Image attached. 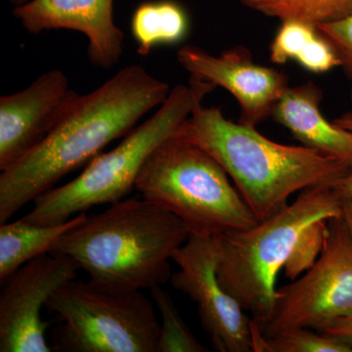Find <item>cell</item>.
I'll use <instances>...</instances> for the list:
<instances>
[{
  "label": "cell",
  "mask_w": 352,
  "mask_h": 352,
  "mask_svg": "<svg viewBox=\"0 0 352 352\" xmlns=\"http://www.w3.org/2000/svg\"><path fill=\"white\" fill-rule=\"evenodd\" d=\"M170 85L138 65L120 69L101 87L80 95L41 144L0 175V224L65 175L88 164L139 120L160 107Z\"/></svg>",
  "instance_id": "6da1fadb"
},
{
  "label": "cell",
  "mask_w": 352,
  "mask_h": 352,
  "mask_svg": "<svg viewBox=\"0 0 352 352\" xmlns=\"http://www.w3.org/2000/svg\"><path fill=\"white\" fill-rule=\"evenodd\" d=\"M180 135L223 168L258 221L286 207L296 192L332 185L351 171L314 148L271 141L256 127L226 119L219 107L199 105L185 120Z\"/></svg>",
  "instance_id": "7a4b0ae2"
},
{
  "label": "cell",
  "mask_w": 352,
  "mask_h": 352,
  "mask_svg": "<svg viewBox=\"0 0 352 352\" xmlns=\"http://www.w3.org/2000/svg\"><path fill=\"white\" fill-rule=\"evenodd\" d=\"M184 223L145 198L122 199L85 217L50 252L75 259L92 281L129 289H152L170 280V261L189 238Z\"/></svg>",
  "instance_id": "3957f363"
},
{
  "label": "cell",
  "mask_w": 352,
  "mask_h": 352,
  "mask_svg": "<svg viewBox=\"0 0 352 352\" xmlns=\"http://www.w3.org/2000/svg\"><path fill=\"white\" fill-rule=\"evenodd\" d=\"M342 217L332 185L302 190L295 201L256 226L219 237L217 279L259 330L272 314L276 278L315 222Z\"/></svg>",
  "instance_id": "277c9868"
},
{
  "label": "cell",
  "mask_w": 352,
  "mask_h": 352,
  "mask_svg": "<svg viewBox=\"0 0 352 352\" xmlns=\"http://www.w3.org/2000/svg\"><path fill=\"white\" fill-rule=\"evenodd\" d=\"M215 87L191 76L189 85L173 88L152 117L134 127L117 147L94 157L75 179L36 197L22 219L41 226L62 223L95 206L126 198L135 189L139 173L152 152L179 132Z\"/></svg>",
  "instance_id": "5b68a950"
},
{
  "label": "cell",
  "mask_w": 352,
  "mask_h": 352,
  "mask_svg": "<svg viewBox=\"0 0 352 352\" xmlns=\"http://www.w3.org/2000/svg\"><path fill=\"white\" fill-rule=\"evenodd\" d=\"M135 190L175 214L190 235L222 236L258 222L223 168L180 131L152 152Z\"/></svg>",
  "instance_id": "8992f818"
},
{
  "label": "cell",
  "mask_w": 352,
  "mask_h": 352,
  "mask_svg": "<svg viewBox=\"0 0 352 352\" xmlns=\"http://www.w3.org/2000/svg\"><path fill=\"white\" fill-rule=\"evenodd\" d=\"M154 302L141 289L72 280L48 300L60 319L53 351L157 352L160 321Z\"/></svg>",
  "instance_id": "52a82bcc"
},
{
  "label": "cell",
  "mask_w": 352,
  "mask_h": 352,
  "mask_svg": "<svg viewBox=\"0 0 352 352\" xmlns=\"http://www.w3.org/2000/svg\"><path fill=\"white\" fill-rule=\"evenodd\" d=\"M352 314V236L342 217L328 220L320 256L302 277L276 289L267 323L259 330L270 337L287 329L323 332Z\"/></svg>",
  "instance_id": "ba28073f"
},
{
  "label": "cell",
  "mask_w": 352,
  "mask_h": 352,
  "mask_svg": "<svg viewBox=\"0 0 352 352\" xmlns=\"http://www.w3.org/2000/svg\"><path fill=\"white\" fill-rule=\"evenodd\" d=\"M219 237L189 235L173 254L179 270L171 275V285L196 303L201 327L215 351H254L252 318L217 279Z\"/></svg>",
  "instance_id": "9c48e42d"
},
{
  "label": "cell",
  "mask_w": 352,
  "mask_h": 352,
  "mask_svg": "<svg viewBox=\"0 0 352 352\" xmlns=\"http://www.w3.org/2000/svg\"><path fill=\"white\" fill-rule=\"evenodd\" d=\"M80 265L61 252H47L28 261L1 283L0 352H51L47 323L41 318L51 296L78 278Z\"/></svg>",
  "instance_id": "30bf717a"
},
{
  "label": "cell",
  "mask_w": 352,
  "mask_h": 352,
  "mask_svg": "<svg viewBox=\"0 0 352 352\" xmlns=\"http://www.w3.org/2000/svg\"><path fill=\"white\" fill-rule=\"evenodd\" d=\"M176 59L191 76L230 92L239 104V122L245 126L256 127L272 117L277 102L289 87L288 76L254 63L244 46L214 56L197 46L185 45L176 53Z\"/></svg>",
  "instance_id": "8fae6325"
},
{
  "label": "cell",
  "mask_w": 352,
  "mask_h": 352,
  "mask_svg": "<svg viewBox=\"0 0 352 352\" xmlns=\"http://www.w3.org/2000/svg\"><path fill=\"white\" fill-rule=\"evenodd\" d=\"M60 69L0 98V170L19 161L47 138L80 98Z\"/></svg>",
  "instance_id": "7c38bea8"
},
{
  "label": "cell",
  "mask_w": 352,
  "mask_h": 352,
  "mask_svg": "<svg viewBox=\"0 0 352 352\" xmlns=\"http://www.w3.org/2000/svg\"><path fill=\"white\" fill-rule=\"evenodd\" d=\"M13 15L30 34L82 32L88 41V58L100 68H112L124 53V34L113 19V0H30L15 6Z\"/></svg>",
  "instance_id": "4fadbf2b"
},
{
  "label": "cell",
  "mask_w": 352,
  "mask_h": 352,
  "mask_svg": "<svg viewBox=\"0 0 352 352\" xmlns=\"http://www.w3.org/2000/svg\"><path fill=\"white\" fill-rule=\"evenodd\" d=\"M322 96L314 82L288 87L275 106L273 120L303 145L336 157L352 170V131L324 118Z\"/></svg>",
  "instance_id": "5bb4252c"
},
{
  "label": "cell",
  "mask_w": 352,
  "mask_h": 352,
  "mask_svg": "<svg viewBox=\"0 0 352 352\" xmlns=\"http://www.w3.org/2000/svg\"><path fill=\"white\" fill-rule=\"evenodd\" d=\"M85 217V212H82L62 223L50 226L23 219L0 224V283L28 261L52 251L57 241Z\"/></svg>",
  "instance_id": "9a60e30c"
},
{
  "label": "cell",
  "mask_w": 352,
  "mask_h": 352,
  "mask_svg": "<svg viewBox=\"0 0 352 352\" xmlns=\"http://www.w3.org/2000/svg\"><path fill=\"white\" fill-rule=\"evenodd\" d=\"M270 60L279 65L296 60L314 74L326 73L340 67L337 53L319 34L316 25L298 20L282 22L270 45Z\"/></svg>",
  "instance_id": "2e32d148"
},
{
  "label": "cell",
  "mask_w": 352,
  "mask_h": 352,
  "mask_svg": "<svg viewBox=\"0 0 352 352\" xmlns=\"http://www.w3.org/2000/svg\"><path fill=\"white\" fill-rule=\"evenodd\" d=\"M132 36L143 56L160 45H170L186 36L189 21L184 9L171 0L140 4L132 15Z\"/></svg>",
  "instance_id": "e0dca14e"
},
{
  "label": "cell",
  "mask_w": 352,
  "mask_h": 352,
  "mask_svg": "<svg viewBox=\"0 0 352 352\" xmlns=\"http://www.w3.org/2000/svg\"><path fill=\"white\" fill-rule=\"evenodd\" d=\"M243 6L281 21L298 20L314 25L352 15V0H239Z\"/></svg>",
  "instance_id": "ac0fdd59"
},
{
  "label": "cell",
  "mask_w": 352,
  "mask_h": 352,
  "mask_svg": "<svg viewBox=\"0 0 352 352\" xmlns=\"http://www.w3.org/2000/svg\"><path fill=\"white\" fill-rule=\"evenodd\" d=\"M252 329L254 351L256 352H352L344 340L314 329H287L270 337L261 336L254 322Z\"/></svg>",
  "instance_id": "d6986e66"
},
{
  "label": "cell",
  "mask_w": 352,
  "mask_h": 352,
  "mask_svg": "<svg viewBox=\"0 0 352 352\" xmlns=\"http://www.w3.org/2000/svg\"><path fill=\"white\" fill-rule=\"evenodd\" d=\"M150 291L162 319L157 352H208L183 320L170 294L161 285Z\"/></svg>",
  "instance_id": "ffe728a7"
},
{
  "label": "cell",
  "mask_w": 352,
  "mask_h": 352,
  "mask_svg": "<svg viewBox=\"0 0 352 352\" xmlns=\"http://www.w3.org/2000/svg\"><path fill=\"white\" fill-rule=\"evenodd\" d=\"M327 232L328 220H319L307 229L293 256L285 264L286 276L296 280L314 266L320 256Z\"/></svg>",
  "instance_id": "44dd1931"
},
{
  "label": "cell",
  "mask_w": 352,
  "mask_h": 352,
  "mask_svg": "<svg viewBox=\"0 0 352 352\" xmlns=\"http://www.w3.org/2000/svg\"><path fill=\"white\" fill-rule=\"evenodd\" d=\"M319 34L333 46L340 60V67L351 83L352 102V15L338 22L316 25Z\"/></svg>",
  "instance_id": "7402d4cb"
},
{
  "label": "cell",
  "mask_w": 352,
  "mask_h": 352,
  "mask_svg": "<svg viewBox=\"0 0 352 352\" xmlns=\"http://www.w3.org/2000/svg\"><path fill=\"white\" fill-rule=\"evenodd\" d=\"M321 333L344 340L352 349V314L342 317Z\"/></svg>",
  "instance_id": "603a6c76"
},
{
  "label": "cell",
  "mask_w": 352,
  "mask_h": 352,
  "mask_svg": "<svg viewBox=\"0 0 352 352\" xmlns=\"http://www.w3.org/2000/svg\"><path fill=\"white\" fill-rule=\"evenodd\" d=\"M332 187L340 198L352 196V170L349 171L344 177L333 182Z\"/></svg>",
  "instance_id": "cb8c5ba5"
},
{
  "label": "cell",
  "mask_w": 352,
  "mask_h": 352,
  "mask_svg": "<svg viewBox=\"0 0 352 352\" xmlns=\"http://www.w3.org/2000/svg\"><path fill=\"white\" fill-rule=\"evenodd\" d=\"M340 199L342 219L346 222L347 228L352 236V196L342 197Z\"/></svg>",
  "instance_id": "d4e9b609"
},
{
  "label": "cell",
  "mask_w": 352,
  "mask_h": 352,
  "mask_svg": "<svg viewBox=\"0 0 352 352\" xmlns=\"http://www.w3.org/2000/svg\"><path fill=\"white\" fill-rule=\"evenodd\" d=\"M333 122L342 129L352 131V113H347L346 115L333 120Z\"/></svg>",
  "instance_id": "484cf974"
},
{
  "label": "cell",
  "mask_w": 352,
  "mask_h": 352,
  "mask_svg": "<svg viewBox=\"0 0 352 352\" xmlns=\"http://www.w3.org/2000/svg\"><path fill=\"white\" fill-rule=\"evenodd\" d=\"M11 2L14 4L15 6H22V4L27 3L28 1H30V0H10Z\"/></svg>",
  "instance_id": "4316f807"
}]
</instances>
